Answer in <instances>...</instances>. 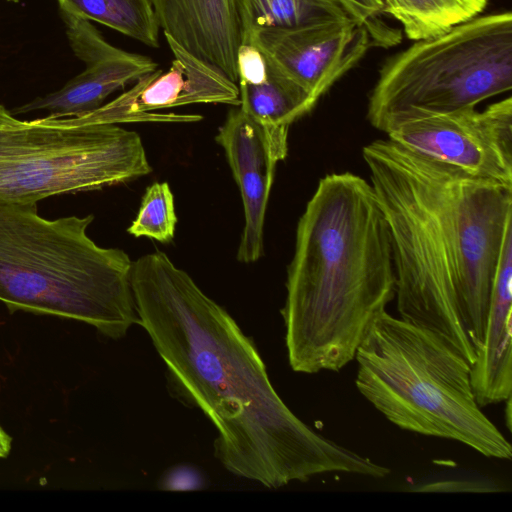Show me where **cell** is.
I'll list each match as a JSON object with an SVG mask.
<instances>
[{
    "mask_svg": "<svg viewBox=\"0 0 512 512\" xmlns=\"http://www.w3.org/2000/svg\"><path fill=\"white\" fill-rule=\"evenodd\" d=\"M258 47L288 78L318 100L372 47L364 27L353 19L241 35Z\"/></svg>",
    "mask_w": 512,
    "mask_h": 512,
    "instance_id": "10",
    "label": "cell"
},
{
    "mask_svg": "<svg viewBox=\"0 0 512 512\" xmlns=\"http://www.w3.org/2000/svg\"><path fill=\"white\" fill-rule=\"evenodd\" d=\"M173 60L168 70L156 69L96 110L77 117L35 119L51 127H78L126 122H197V114L155 113L191 104L240 105L239 88L218 68L195 56L164 34Z\"/></svg>",
    "mask_w": 512,
    "mask_h": 512,
    "instance_id": "9",
    "label": "cell"
},
{
    "mask_svg": "<svg viewBox=\"0 0 512 512\" xmlns=\"http://www.w3.org/2000/svg\"><path fill=\"white\" fill-rule=\"evenodd\" d=\"M60 11L71 49L86 67L59 90L13 108V115L46 110L49 118L81 116L158 67L147 56L112 46L89 20Z\"/></svg>",
    "mask_w": 512,
    "mask_h": 512,
    "instance_id": "11",
    "label": "cell"
},
{
    "mask_svg": "<svg viewBox=\"0 0 512 512\" xmlns=\"http://www.w3.org/2000/svg\"><path fill=\"white\" fill-rule=\"evenodd\" d=\"M11 450V437L3 430L0 425V458H5Z\"/></svg>",
    "mask_w": 512,
    "mask_h": 512,
    "instance_id": "23",
    "label": "cell"
},
{
    "mask_svg": "<svg viewBox=\"0 0 512 512\" xmlns=\"http://www.w3.org/2000/svg\"><path fill=\"white\" fill-rule=\"evenodd\" d=\"M386 221L370 183L321 178L296 227L281 315L291 369L339 371L395 298Z\"/></svg>",
    "mask_w": 512,
    "mask_h": 512,
    "instance_id": "3",
    "label": "cell"
},
{
    "mask_svg": "<svg viewBox=\"0 0 512 512\" xmlns=\"http://www.w3.org/2000/svg\"><path fill=\"white\" fill-rule=\"evenodd\" d=\"M417 492H495L497 486L480 480H445L423 484L415 487Z\"/></svg>",
    "mask_w": 512,
    "mask_h": 512,
    "instance_id": "22",
    "label": "cell"
},
{
    "mask_svg": "<svg viewBox=\"0 0 512 512\" xmlns=\"http://www.w3.org/2000/svg\"><path fill=\"white\" fill-rule=\"evenodd\" d=\"M160 28L237 83L241 28L236 0H152Z\"/></svg>",
    "mask_w": 512,
    "mask_h": 512,
    "instance_id": "14",
    "label": "cell"
},
{
    "mask_svg": "<svg viewBox=\"0 0 512 512\" xmlns=\"http://www.w3.org/2000/svg\"><path fill=\"white\" fill-rule=\"evenodd\" d=\"M383 14L397 20L413 41L438 36L479 16L488 0H381Z\"/></svg>",
    "mask_w": 512,
    "mask_h": 512,
    "instance_id": "17",
    "label": "cell"
},
{
    "mask_svg": "<svg viewBox=\"0 0 512 512\" xmlns=\"http://www.w3.org/2000/svg\"><path fill=\"white\" fill-rule=\"evenodd\" d=\"M511 88L512 14L479 15L386 59L367 119L386 134L406 115L476 107Z\"/></svg>",
    "mask_w": 512,
    "mask_h": 512,
    "instance_id": "6",
    "label": "cell"
},
{
    "mask_svg": "<svg viewBox=\"0 0 512 512\" xmlns=\"http://www.w3.org/2000/svg\"><path fill=\"white\" fill-rule=\"evenodd\" d=\"M362 156L389 232L400 318L438 333L472 365L512 233V187L389 138Z\"/></svg>",
    "mask_w": 512,
    "mask_h": 512,
    "instance_id": "2",
    "label": "cell"
},
{
    "mask_svg": "<svg viewBox=\"0 0 512 512\" xmlns=\"http://www.w3.org/2000/svg\"><path fill=\"white\" fill-rule=\"evenodd\" d=\"M205 486L202 473L194 466L180 464L170 467L161 476L158 487L167 491L200 490Z\"/></svg>",
    "mask_w": 512,
    "mask_h": 512,
    "instance_id": "21",
    "label": "cell"
},
{
    "mask_svg": "<svg viewBox=\"0 0 512 512\" xmlns=\"http://www.w3.org/2000/svg\"><path fill=\"white\" fill-rule=\"evenodd\" d=\"M354 360L358 391L395 426L511 459V444L476 401L471 364L438 333L385 311Z\"/></svg>",
    "mask_w": 512,
    "mask_h": 512,
    "instance_id": "5",
    "label": "cell"
},
{
    "mask_svg": "<svg viewBox=\"0 0 512 512\" xmlns=\"http://www.w3.org/2000/svg\"><path fill=\"white\" fill-rule=\"evenodd\" d=\"M60 10L105 25L158 48L160 24L152 0H57Z\"/></svg>",
    "mask_w": 512,
    "mask_h": 512,
    "instance_id": "18",
    "label": "cell"
},
{
    "mask_svg": "<svg viewBox=\"0 0 512 512\" xmlns=\"http://www.w3.org/2000/svg\"><path fill=\"white\" fill-rule=\"evenodd\" d=\"M348 15L367 31L372 46L389 48L401 42L398 28L388 25L382 18L381 0H338Z\"/></svg>",
    "mask_w": 512,
    "mask_h": 512,
    "instance_id": "20",
    "label": "cell"
},
{
    "mask_svg": "<svg viewBox=\"0 0 512 512\" xmlns=\"http://www.w3.org/2000/svg\"><path fill=\"white\" fill-rule=\"evenodd\" d=\"M236 5L241 35L351 18L338 0H236Z\"/></svg>",
    "mask_w": 512,
    "mask_h": 512,
    "instance_id": "16",
    "label": "cell"
},
{
    "mask_svg": "<svg viewBox=\"0 0 512 512\" xmlns=\"http://www.w3.org/2000/svg\"><path fill=\"white\" fill-rule=\"evenodd\" d=\"M403 147L485 180L512 187V98L483 110L412 113L386 133Z\"/></svg>",
    "mask_w": 512,
    "mask_h": 512,
    "instance_id": "8",
    "label": "cell"
},
{
    "mask_svg": "<svg viewBox=\"0 0 512 512\" xmlns=\"http://www.w3.org/2000/svg\"><path fill=\"white\" fill-rule=\"evenodd\" d=\"M140 135L117 124L51 127L0 104V202L37 204L150 174Z\"/></svg>",
    "mask_w": 512,
    "mask_h": 512,
    "instance_id": "7",
    "label": "cell"
},
{
    "mask_svg": "<svg viewBox=\"0 0 512 512\" xmlns=\"http://www.w3.org/2000/svg\"><path fill=\"white\" fill-rule=\"evenodd\" d=\"M131 287L172 396L213 424L214 455L228 472L268 489L324 473H389L300 420L274 389L253 339L165 253L133 261Z\"/></svg>",
    "mask_w": 512,
    "mask_h": 512,
    "instance_id": "1",
    "label": "cell"
},
{
    "mask_svg": "<svg viewBox=\"0 0 512 512\" xmlns=\"http://www.w3.org/2000/svg\"><path fill=\"white\" fill-rule=\"evenodd\" d=\"M215 140L225 152L244 208L237 260L256 262L263 255L265 214L279 161L262 127L239 106L229 111Z\"/></svg>",
    "mask_w": 512,
    "mask_h": 512,
    "instance_id": "12",
    "label": "cell"
},
{
    "mask_svg": "<svg viewBox=\"0 0 512 512\" xmlns=\"http://www.w3.org/2000/svg\"><path fill=\"white\" fill-rule=\"evenodd\" d=\"M92 214L46 219L36 204L0 202V301L13 312L84 322L117 340L139 324L133 261L96 244Z\"/></svg>",
    "mask_w": 512,
    "mask_h": 512,
    "instance_id": "4",
    "label": "cell"
},
{
    "mask_svg": "<svg viewBox=\"0 0 512 512\" xmlns=\"http://www.w3.org/2000/svg\"><path fill=\"white\" fill-rule=\"evenodd\" d=\"M176 223L174 196L169 184L155 182L147 187L127 232L134 237L167 243L174 238Z\"/></svg>",
    "mask_w": 512,
    "mask_h": 512,
    "instance_id": "19",
    "label": "cell"
},
{
    "mask_svg": "<svg viewBox=\"0 0 512 512\" xmlns=\"http://www.w3.org/2000/svg\"><path fill=\"white\" fill-rule=\"evenodd\" d=\"M512 233L504 243L494 280L483 341L471 365V385L478 405L511 397Z\"/></svg>",
    "mask_w": 512,
    "mask_h": 512,
    "instance_id": "15",
    "label": "cell"
},
{
    "mask_svg": "<svg viewBox=\"0 0 512 512\" xmlns=\"http://www.w3.org/2000/svg\"><path fill=\"white\" fill-rule=\"evenodd\" d=\"M236 71L239 107L262 127L277 160H284L290 126L317 102L250 42L239 45Z\"/></svg>",
    "mask_w": 512,
    "mask_h": 512,
    "instance_id": "13",
    "label": "cell"
}]
</instances>
